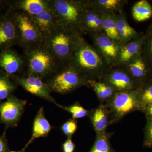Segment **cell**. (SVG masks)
I'll list each match as a JSON object with an SVG mask.
<instances>
[{"label":"cell","instance_id":"cell-18","mask_svg":"<svg viewBox=\"0 0 152 152\" xmlns=\"http://www.w3.org/2000/svg\"><path fill=\"white\" fill-rule=\"evenodd\" d=\"M52 126L46 118L44 113V108L41 107L38 111L33 123L32 134L28 142L20 151L14 152H26V150L30 144L36 139L46 137L50 132Z\"/></svg>","mask_w":152,"mask_h":152},{"label":"cell","instance_id":"cell-19","mask_svg":"<svg viewBox=\"0 0 152 152\" xmlns=\"http://www.w3.org/2000/svg\"><path fill=\"white\" fill-rule=\"evenodd\" d=\"M117 26L120 43L121 45L128 43L143 35L142 33L137 31L130 26L126 14L123 9L117 14Z\"/></svg>","mask_w":152,"mask_h":152},{"label":"cell","instance_id":"cell-27","mask_svg":"<svg viewBox=\"0 0 152 152\" xmlns=\"http://www.w3.org/2000/svg\"><path fill=\"white\" fill-rule=\"evenodd\" d=\"M18 86L13 79L0 72V103L13 94Z\"/></svg>","mask_w":152,"mask_h":152},{"label":"cell","instance_id":"cell-12","mask_svg":"<svg viewBox=\"0 0 152 152\" xmlns=\"http://www.w3.org/2000/svg\"><path fill=\"white\" fill-rule=\"evenodd\" d=\"M26 66L23 56L12 49L2 50L0 52V72L11 78L20 76Z\"/></svg>","mask_w":152,"mask_h":152},{"label":"cell","instance_id":"cell-8","mask_svg":"<svg viewBox=\"0 0 152 152\" xmlns=\"http://www.w3.org/2000/svg\"><path fill=\"white\" fill-rule=\"evenodd\" d=\"M27 102L13 94L0 103V123L5 125V132L10 128L17 126L23 113Z\"/></svg>","mask_w":152,"mask_h":152},{"label":"cell","instance_id":"cell-32","mask_svg":"<svg viewBox=\"0 0 152 152\" xmlns=\"http://www.w3.org/2000/svg\"><path fill=\"white\" fill-rule=\"evenodd\" d=\"M143 146L147 148H152V119H146V124L144 130Z\"/></svg>","mask_w":152,"mask_h":152},{"label":"cell","instance_id":"cell-14","mask_svg":"<svg viewBox=\"0 0 152 152\" xmlns=\"http://www.w3.org/2000/svg\"><path fill=\"white\" fill-rule=\"evenodd\" d=\"M122 67L132 77L140 90L152 81V70L142 53Z\"/></svg>","mask_w":152,"mask_h":152},{"label":"cell","instance_id":"cell-16","mask_svg":"<svg viewBox=\"0 0 152 152\" xmlns=\"http://www.w3.org/2000/svg\"><path fill=\"white\" fill-rule=\"evenodd\" d=\"M88 117L96 134L107 132L109 125L112 124L110 113L104 104H100L90 110Z\"/></svg>","mask_w":152,"mask_h":152},{"label":"cell","instance_id":"cell-30","mask_svg":"<svg viewBox=\"0 0 152 152\" xmlns=\"http://www.w3.org/2000/svg\"><path fill=\"white\" fill-rule=\"evenodd\" d=\"M145 41L142 54L152 70V30Z\"/></svg>","mask_w":152,"mask_h":152},{"label":"cell","instance_id":"cell-3","mask_svg":"<svg viewBox=\"0 0 152 152\" xmlns=\"http://www.w3.org/2000/svg\"><path fill=\"white\" fill-rule=\"evenodd\" d=\"M49 2L60 27L84 34L83 21L88 7L86 0H49Z\"/></svg>","mask_w":152,"mask_h":152},{"label":"cell","instance_id":"cell-6","mask_svg":"<svg viewBox=\"0 0 152 152\" xmlns=\"http://www.w3.org/2000/svg\"><path fill=\"white\" fill-rule=\"evenodd\" d=\"M140 90L118 91L105 104L110 113L112 124L117 123L128 114L140 111Z\"/></svg>","mask_w":152,"mask_h":152},{"label":"cell","instance_id":"cell-21","mask_svg":"<svg viewBox=\"0 0 152 152\" xmlns=\"http://www.w3.org/2000/svg\"><path fill=\"white\" fill-rule=\"evenodd\" d=\"M90 7L100 14L117 13L128 2L126 0H87Z\"/></svg>","mask_w":152,"mask_h":152},{"label":"cell","instance_id":"cell-20","mask_svg":"<svg viewBox=\"0 0 152 152\" xmlns=\"http://www.w3.org/2000/svg\"><path fill=\"white\" fill-rule=\"evenodd\" d=\"M31 17L44 38L60 26L50 5L39 15Z\"/></svg>","mask_w":152,"mask_h":152},{"label":"cell","instance_id":"cell-23","mask_svg":"<svg viewBox=\"0 0 152 152\" xmlns=\"http://www.w3.org/2000/svg\"><path fill=\"white\" fill-rule=\"evenodd\" d=\"M89 87L92 88L102 104H105L110 100L117 92L110 85L100 80L91 81Z\"/></svg>","mask_w":152,"mask_h":152},{"label":"cell","instance_id":"cell-28","mask_svg":"<svg viewBox=\"0 0 152 152\" xmlns=\"http://www.w3.org/2000/svg\"><path fill=\"white\" fill-rule=\"evenodd\" d=\"M59 107L70 113L72 115V118L75 120L88 116L89 114V110L84 108L78 102L68 106L60 104Z\"/></svg>","mask_w":152,"mask_h":152},{"label":"cell","instance_id":"cell-36","mask_svg":"<svg viewBox=\"0 0 152 152\" xmlns=\"http://www.w3.org/2000/svg\"><path fill=\"white\" fill-rule=\"evenodd\" d=\"M142 113L145 115L146 118L152 119V104L146 107Z\"/></svg>","mask_w":152,"mask_h":152},{"label":"cell","instance_id":"cell-25","mask_svg":"<svg viewBox=\"0 0 152 152\" xmlns=\"http://www.w3.org/2000/svg\"><path fill=\"white\" fill-rule=\"evenodd\" d=\"M134 19L138 22L147 20L152 18V7L147 0H140L134 4L132 10Z\"/></svg>","mask_w":152,"mask_h":152},{"label":"cell","instance_id":"cell-10","mask_svg":"<svg viewBox=\"0 0 152 152\" xmlns=\"http://www.w3.org/2000/svg\"><path fill=\"white\" fill-rule=\"evenodd\" d=\"M99 80L110 85L117 92L140 90L132 77L122 66L111 68Z\"/></svg>","mask_w":152,"mask_h":152},{"label":"cell","instance_id":"cell-24","mask_svg":"<svg viewBox=\"0 0 152 152\" xmlns=\"http://www.w3.org/2000/svg\"><path fill=\"white\" fill-rule=\"evenodd\" d=\"M103 32L113 40L120 43L117 26V13L100 14Z\"/></svg>","mask_w":152,"mask_h":152},{"label":"cell","instance_id":"cell-2","mask_svg":"<svg viewBox=\"0 0 152 152\" xmlns=\"http://www.w3.org/2000/svg\"><path fill=\"white\" fill-rule=\"evenodd\" d=\"M85 40L81 33L59 26L44 38L43 44L63 64L69 60Z\"/></svg>","mask_w":152,"mask_h":152},{"label":"cell","instance_id":"cell-17","mask_svg":"<svg viewBox=\"0 0 152 152\" xmlns=\"http://www.w3.org/2000/svg\"><path fill=\"white\" fill-rule=\"evenodd\" d=\"M11 10L33 17L39 15L50 7L49 0H14L8 1Z\"/></svg>","mask_w":152,"mask_h":152},{"label":"cell","instance_id":"cell-13","mask_svg":"<svg viewBox=\"0 0 152 152\" xmlns=\"http://www.w3.org/2000/svg\"><path fill=\"white\" fill-rule=\"evenodd\" d=\"M13 79L18 86H21L28 92L59 106L51 95L48 86L40 77L33 75L19 76Z\"/></svg>","mask_w":152,"mask_h":152},{"label":"cell","instance_id":"cell-37","mask_svg":"<svg viewBox=\"0 0 152 152\" xmlns=\"http://www.w3.org/2000/svg\"><path fill=\"white\" fill-rule=\"evenodd\" d=\"M152 30V23L151 24V26H150V28H149L148 30Z\"/></svg>","mask_w":152,"mask_h":152},{"label":"cell","instance_id":"cell-15","mask_svg":"<svg viewBox=\"0 0 152 152\" xmlns=\"http://www.w3.org/2000/svg\"><path fill=\"white\" fill-rule=\"evenodd\" d=\"M148 30L147 33L141 37L122 45L119 58V66H124L131 61L142 53L144 43L150 33Z\"/></svg>","mask_w":152,"mask_h":152},{"label":"cell","instance_id":"cell-22","mask_svg":"<svg viewBox=\"0 0 152 152\" xmlns=\"http://www.w3.org/2000/svg\"><path fill=\"white\" fill-rule=\"evenodd\" d=\"M87 4L88 7L83 21V27L85 32L89 33L90 34L103 32L102 20L101 14L90 7L88 3Z\"/></svg>","mask_w":152,"mask_h":152},{"label":"cell","instance_id":"cell-26","mask_svg":"<svg viewBox=\"0 0 152 152\" xmlns=\"http://www.w3.org/2000/svg\"><path fill=\"white\" fill-rule=\"evenodd\" d=\"M112 135L113 133L107 131L96 134L94 142L89 152H115L110 142Z\"/></svg>","mask_w":152,"mask_h":152},{"label":"cell","instance_id":"cell-34","mask_svg":"<svg viewBox=\"0 0 152 152\" xmlns=\"http://www.w3.org/2000/svg\"><path fill=\"white\" fill-rule=\"evenodd\" d=\"M75 145L72 140V138H67L62 145L63 152H74Z\"/></svg>","mask_w":152,"mask_h":152},{"label":"cell","instance_id":"cell-1","mask_svg":"<svg viewBox=\"0 0 152 152\" xmlns=\"http://www.w3.org/2000/svg\"><path fill=\"white\" fill-rule=\"evenodd\" d=\"M66 63L89 81L99 80L111 68L95 47L85 40Z\"/></svg>","mask_w":152,"mask_h":152},{"label":"cell","instance_id":"cell-35","mask_svg":"<svg viewBox=\"0 0 152 152\" xmlns=\"http://www.w3.org/2000/svg\"><path fill=\"white\" fill-rule=\"evenodd\" d=\"M10 8L8 1L0 0V17L5 13Z\"/></svg>","mask_w":152,"mask_h":152},{"label":"cell","instance_id":"cell-9","mask_svg":"<svg viewBox=\"0 0 152 152\" xmlns=\"http://www.w3.org/2000/svg\"><path fill=\"white\" fill-rule=\"evenodd\" d=\"M94 46L111 68L118 66L122 45L109 38L104 32L90 34Z\"/></svg>","mask_w":152,"mask_h":152},{"label":"cell","instance_id":"cell-11","mask_svg":"<svg viewBox=\"0 0 152 152\" xmlns=\"http://www.w3.org/2000/svg\"><path fill=\"white\" fill-rule=\"evenodd\" d=\"M19 44V35L14 11L10 8L0 17V50Z\"/></svg>","mask_w":152,"mask_h":152},{"label":"cell","instance_id":"cell-33","mask_svg":"<svg viewBox=\"0 0 152 152\" xmlns=\"http://www.w3.org/2000/svg\"><path fill=\"white\" fill-rule=\"evenodd\" d=\"M0 152H14L11 151L9 146L8 140L6 137V132H4L0 136Z\"/></svg>","mask_w":152,"mask_h":152},{"label":"cell","instance_id":"cell-7","mask_svg":"<svg viewBox=\"0 0 152 152\" xmlns=\"http://www.w3.org/2000/svg\"><path fill=\"white\" fill-rule=\"evenodd\" d=\"M13 11L18 33V45L25 50L43 43V36L32 17L23 12Z\"/></svg>","mask_w":152,"mask_h":152},{"label":"cell","instance_id":"cell-4","mask_svg":"<svg viewBox=\"0 0 152 152\" xmlns=\"http://www.w3.org/2000/svg\"><path fill=\"white\" fill-rule=\"evenodd\" d=\"M24 51L26 75L37 76L43 79L50 76L61 65V64L43 43Z\"/></svg>","mask_w":152,"mask_h":152},{"label":"cell","instance_id":"cell-5","mask_svg":"<svg viewBox=\"0 0 152 152\" xmlns=\"http://www.w3.org/2000/svg\"><path fill=\"white\" fill-rule=\"evenodd\" d=\"M46 82L51 92L66 94L81 87L89 86L90 82L67 64H61Z\"/></svg>","mask_w":152,"mask_h":152},{"label":"cell","instance_id":"cell-31","mask_svg":"<svg viewBox=\"0 0 152 152\" xmlns=\"http://www.w3.org/2000/svg\"><path fill=\"white\" fill-rule=\"evenodd\" d=\"M78 129L77 120L70 119L63 124L61 126V130L67 138H72Z\"/></svg>","mask_w":152,"mask_h":152},{"label":"cell","instance_id":"cell-29","mask_svg":"<svg viewBox=\"0 0 152 152\" xmlns=\"http://www.w3.org/2000/svg\"><path fill=\"white\" fill-rule=\"evenodd\" d=\"M139 98L140 111L142 112L146 107L152 104V81L140 90Z\"/></svg>","mask_w":152,"mask_h":152}]
</instances>
